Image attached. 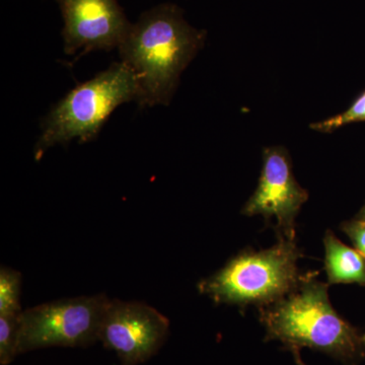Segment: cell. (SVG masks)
<instances>
[{
    "label": "cell",
    "instance_id": "ba28073f",
    "mask_svg": "<svg viewBox=\"0 0 365 365\" xmlns=\"http://www.w3.org/2000/svg\"><path fill=\"white\" fill-rule=\"evenodd\" d=\"M58 4L68 56L118 49L132 25L118 0H58Z\"/></svg>",
    "mask_w": 365,
    "mask_h": 365
},
{
    "label": "cell",
    "instance_id": "7a4b0ae2",
    "mask_svg": "<svg viewBox=\"0 0 365 365\" xmlns=\"http://www.w3.org/2000/svg\"><path fill=\"white\" fill-rule=\"evenodd\" d=\"M329 285L304 276L294 292L260 307L265 341H279L290 351L311 348L344 365H359L365 357L362 335L334 309Z\"/></svg>",
    "mask_w": 365,
    "mask_h": 365
},
{
    "label": "cell",
    "instance_id": "30bf717a",
    "mask_svg": "<svg viewBox=\"0 0 365 365\" xmlns=\"http://www.w3.org/2000/svg\"><path fill=\"white\" fill-rule=\"evenodd\" d=\"M21 274L14 269H0V314H20Z\"/></svg>",
    "mask_w": 365,
    "mask_h": 365
},
{
    "label": "cell",
    "instance_id": "52a82bcc",
    "mask_svg": "<svg viewBox=\"0 0 365 365\" xmlns=\"http://www.w3.org/2000/svg\"><path fill=\"white\" fill-rule=\"evenodd\" d=\"M307 199V190L295 180L288 151L282 146H270L264 150L258 186L242 215L274 218L280 237L295 240V218Z\"/></svg>",
    "mask_w": 365,
    "mask_h": 365
},
{
    "label": "cell",
    "instance_id": "9c48e42d",
    "mask_svg": "<svg viewBox=\"0 0 365 365\" xmlns=\"http://www.w3.org/2000/svg\"><path fill=\"white\" fill-rule=\"evenodd\" d=\"M324 246L329 284L365 285V258L356 249L346 246L331 230L324 237Z\"/></svg>",
    "mask_w": 365,
    "mask_h": 365
},
{
    "label": "cell",
    "instance_id": "6da1fadb",
    "mask_svg": "<svg viewBox=\"0 0 365 365\" xmlns=\"http://www.w3.org/2000/svg\"><path fill=\"white\" fill-rule=\"evenodd\" d=\"M205 41V31L190 25L176 4L144 11L118 48L121 62L135 74L139 107L169 106L182 72Z\"/></svg>",
    "mask_w": 365,
    "mask_h": 365
},
{
    "label": "cell",
    "instance_id": "4fadbf2b",
    "mask_svg": "<svg viewBox=\"0 0 365 365\" xmlns=\"http://www.w3.org/2000/svg\"><path fill=\"white\" fill-rule=\"evenodd\" d=\"M341 228L351 239L355 249L365 258V220L357 218L343 223Z\"/></svg>",
    "mask_w": 365,
    "mask_h": 365
},
{
    "label": "cell",
    "instance_id": "8992f818",
    "mask_svg": "<svg viewBox=\"0 0 365 365\" xmlns=\"http://www.w3.org/2000/svg\"><path fill=\"white\" fill-rule=\"evenodd\" d=\"M170 322L144 302H110L98 340L116 352L121 365H138L155 356L169 335Z\"/></svg>",
    "mask_w": 365,
    "mask_h": 365
},
{
    "label": "cell",
    "instance_id": "3957f363",
    "mask_svg": "<svg viewBox=\"0 0 365 365\" xmlns=\"http://www.w3.org/2000/svg\"><path fill=\"white\" fill-rule=\"evenodd\" d=\"M138 96L135 74L121 61L76 86L43 120L35 160H40L53 146L74 139L79 143L95 140L112 113L125 103H137Z\"/></svg>",
    "mask_w": 365,
    "mask_h": 365
},
{
    "label": "cell",
    "instance_id": "8fae6325",
    "mask_svg": "<svg viewBox=\"0 0 365 365\" xmlns=\"http://www.w3.org/2000/svg\"><path fill=\"white\" fill-rule=\"evenodd\" d=\"M21 314H0V364L9 365L19 355Z\"/></svg>",
    "mask_w": 365,
    "mask_h": 365
},
{
    "label": "cell",
    "instance_id": "277c9868",
    "mask_svg": "<svg viewBox=\"0 0 365 365\" xmlns=\"http://www.w3.org/2000/svg\"><path fill=\"white\" fill-rule=\"evenodd\" d=\"M302 257L295 240L279 237L270 249L237 254L197 287L216 304L270 306L302 283L306 275L299 273L297 262Z\"/></svg>",
    "mask_w": 365,
    "mask_h": 365
},
{
    "label": "cell",
    "instance_id": "2e32d148",
    "mask_svg": "<svg viewBox=\"0 0 365 365\" xmlns=\"http://www.w3.org/2000/svg\"><path fill=\"white\" fill-rule=\"evenodd\" d=\"M362 340H364V343L365 344V334L364 335H362Z\"/></svg>",
    "mask_w": 365,
    "mask_h": 365
},
{
    "label": "cell",
    "instance_id": "7c38bea8",
    "mask_svg": "<svg viewBox=\"0 0 365 365\" xmlns=\"http://www.w3.org/2000/svg\"><path fill=\"white\" fill-rule=\"evenodd\" d=\"M365 121V91L359 96L346 111L311 124V129L322 133H332L341 127Z\"/></svg>",
    "mask_w": 365,
    "mask_h": 365
},
{
    "label": "cell",
    "instance_id": "9a60e30c",
    "mask_svg": "<svg viewBox=\"0 0 365 365\" xmlns=\"http://www.w3.org/2000/svg\"><path fill=\"white\" fill-rule=\"evenodd\" d=\"M357 218H362V220H365V205L362 207L361 210H360L359 217Z\"/></svg>",
    "mask_w": 365,
    "mask_h": 365
},
{
    "label": "cell",
    "instance_id": "5b68a950",
    "mask_svg": "<svg viewBox=\"0 0 365 365\" xmlns=\"http://www.w3.org/2000/svg\"><path fill=\"white\" fill-rule=\"evenodd\" d=\"M106 294L57 300L21 314L19 354L48 347H88L98 342L110 304Z\"/></svg>",
    "mask_w": 365,
    "mask_h": 365
},
{
    "label": "cell",
    "instance_id": "5bb4252c",
    "mask_svg": "<svg viewBox=\"0 0 365 365\" xmlns=\"http://www.w3.org/2000/svg\"><path fill=\"white\" fill-rule=\"evenodd\" d=\"M292 354H294L295 362H297V365H307L302 361V356H300V350H292Z\"/></svg>",
    "mask_w": 365,
    "mask_h": 365
}]
</instances>
